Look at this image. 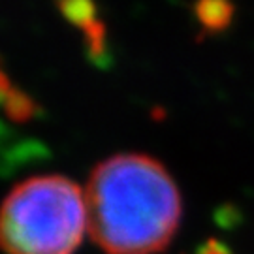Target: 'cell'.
I'll use <instances>...</instances> for the list:
<instances>
[{"mask_svg":"<svg viewBox=\"0 0 254 254\" xmlns=\"http://www.w3.org/2000/svg\"><path fill=\"white\" fill-rule=\"evenodd\" d=\"M4 109H6L8 117H11L13 121H25V119L34 115V102L30 100L25 92H19L13 89Z\"/></svg>","mask_w":254,"mask_h":254,"instance_id":"6","label":"cell"},{"mask_svg":"<svg viewBox=\"0 0 254 254\" xmlns=\"http://www.w3.org/2000/svg\"><path fill=\"white\" fill-rule=\"evenodd\" d=\"M92 239L108 254H154L181 222V192L156 158L119 153L92 170L87 189Z\"/></svg>","mask_w":254,"mask_h":254,"instance_id":"1","label":"cell"},{"mask_svg":"<svg viewBox=\"0 0 254 254\" xmlns=\"http://www.w3.org/2000/svg\"><path fill=\"white\" fill-rule=\"evenodd\" d=\"M200 254H232V253H230V249L224 247L222 243H218V241H209L207 245H203L200 249Z\"/></svg>","mask_w":254,"mask_h":254,"instance_id":"7","label":"cell"},{"mask_svg":"<svg viewBox=\"0 0 254 254\" xmlns=\"http://www.w3.org/2000/svg\"><path fill=\"white\" fill-rule=\"evenodd\" d=\"M194 13L200 21V25L209 32H218L232 23L234 17V6L222 2V0H215V2H200L194 6Z\"/></svg>","mask_w":254,"mask_h":254,"instance_id":"5","label":"cell"},{"mask_svg":"<svg viewBox=\"0 0 254 254\" xmlns=\"http://www.w3.org/2000/svg\"><path fill=\"white\" fill-rule=\"evenodd\" d=\"M11 92H13V89L9 87L8 77H6V75H4V72L0 70V106H6L8 98L11 96Z\"/></svg>","mask_w":254,"mask_h":254,"instance_id":"8","label":"cell"},{"mask_svg":"<svg viewBox=\"0 0 254 254\" xmlns=\"http://www.w3.org/2000/svg\"><path fill=\"white\" fill-rule=\"evenodd\" d=\"M87 230L85 190L64 175L28 177L0 205L6 254H73Z\"/></svg>","mask_w":254,"mask_h":254,"instance_id":"2","label":"cell"},{"mask_svg":"<svg viewBox=\"0 0 254 254\" xmlns=\"http://www.w3.org/2000/svg\"><path fill=\"white\" fill-rule=\"evenodd\" d=\"M59 8L73 25H77L83 30L92 59L96 61L102 59L106 55V28L100 23V19L96 17L94 4L79 0V2H63L59 4Z\"/></svg>","mask_w":254,"mask_h":254,"instance_id":"4","label":"cell"},{"mask_svg":"<svg viewBox=\"0 0 254 254\" xmlns=\"http://www.w3.org/2000/svg\"><path fill=\"white\" fill-rule=\"evenodd\" d=\"M44 156H47V149L40 141L19 134L0 121V175H8Z\"/></svg>","mask_w":254,"mask_h":254,"instance_id":"3","label":"cell"}]
</instances>
